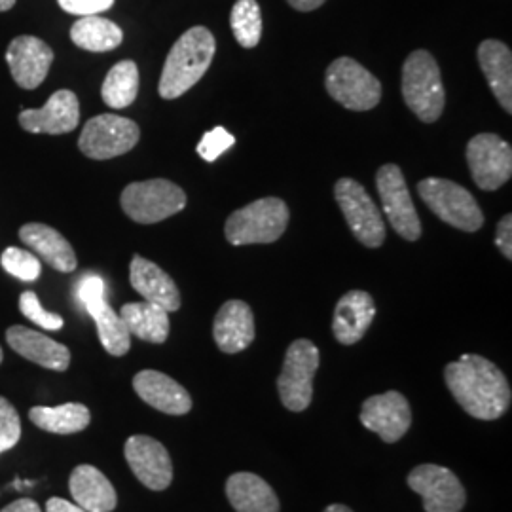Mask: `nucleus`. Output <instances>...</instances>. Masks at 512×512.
Returning a JSON list of instances; mask_svg holds the SVG:
<instances>
[{"instance_id": "42", "label": "nucleus", "mask_w": 512, "mask_h": 512, "mask_svg": "<svg viewBox=\"0 0 512 512\" xmlns=\"http://www.w3.org/2000/svg\"><path fill=\"white\" fill-rule=\"evenodd\" d=\"M16 6V0H0V12H8Z\"/></svg>"}, {"instance_id": "25", "label": "nucleus", "mask_w": 512, "mask_h": 512, "mask_svg": "<svg viewBox=\"0 0 512 512\" xmlns=\"http://www.w3.org/2000/svg\"><path fill=\"white\" fill-rule=\"evenodd\" d=\"M478 63L499 105L512 112L511 48L505 42L488 38L478 46Z\"/></svg>"}, {"instance_id": "2", "label": "nucleus", "mask_w": 512, "mask_h": 512, "mask_svg": "<svg viewBox=\"0 0 512 512\" xmlns=\"http://www.w3.org/2000/svg\"><path fill=\"white\" fill-rule=\"evenodd\" d=\"M217 42L207 27H192L173 44L165 59L158 92L162 99H177L192 90L213 63Z\"/></svg>"}, {"instance_id": "44", "label": "nucleus", "mask_w": 512, "mask_h": 512, "mask_svg": "<svg viewBox=\"0 0 512 512\" xmlns=\"http://www.w3.org/2000/svg\"><path fill=\"white\" fill-rule=\"evenodd\" d=\"M2 357H4V355H2V348H0V363H2Z\"/></svg>"}, {"instance_id": "36", "label": "nucleus", "mask_w": 512, "mask_h": 512, "mask_svg": "<svg viewBox=\"0 0 512 512\" xmlns=\"http://www.w3.org/2000/svg\"><path fill=\"white\" fill-rule=\"evenodd\" d=\"M21 439V421L12 403L0 397V454L14 448Z\"/></svg>"}, {"instance_id": "19", "label": "nucleus", "mask_w": 512, "mask_h": 512, "mask_svg": "<svg viewBox=\"0 0 512 512\" xmlns=\"http://www.w3.org/2000/svg\"><path fill=\"white\" fill-rule=\"evenodd\" d=\"M255 334V315L247 302L228 300L222 304L213 323V338L220 351L239 353L253 344Z\"/></svg>"}, {"instance_id": "7", "label": "nucleus", "mask_w": 512, "mask_h": 512, "mask_svg": "<svg viewBox=\"0 0 512 512\" xmlns=\"http://www.w3.org/2000/svg\"><path fill=\"white\" fill-rule=\"evenodd\" d=\"M325 88L336 103L355 112L372 110L382 99L380 80L351 57H338L330 63Z\"/></svg>"}, {"instance_id": "10", "label": "nucleus", "mask_w": 512, "mask_h": 512, "mask_svg": "<svg viewBox=\"0 0 512 512\" xmlns=\"http://www.w3.org/2000/svg\"><path fill=\"white\" fill-rule=\"evenodd\" d=\"M139 126L118 114H99L80 133L78 147L92 160H110L128 154L139 143Z\"/></svg>"}, {"instance_id": "3", "label": "nucleus", "mask_w": 512, "mask_h": 512, "mask_svg": "<svg viewBox=\"0 0 512 512\" xmlns=\"http://www.w3.org/2000/svg\"><path fill=\"white\" fill-rule=\"evenodd\" d=\"M403 97L406 107L421 122H437L446 105V92L440 76L439 63L427 50H416L403 65Z\"/></svg>"}, {"instance_id": "23", "label": "nucleus", "mask_w": 512, "mask_h": 512, "mask_svg": "<svg viewBox=\"0 0 512 512\" xmlns=\"http://www.w3.org/2000/svg\"><path fill=\"white\" fill-rule=\"evenodd\" d=\"M19 239L31 249V253L40 256L48 266L57 272L71 274L78 266L73 245L63 238L55 228L40 222H29L21 226Z\"/></svg>"}, {"instance_id": "11", "label": "nucleus", "mask_w": 512, "mask_h": 512, "mask_svg": "<svg viewBox=\"0 0 512 512\" xmlns=\"http://www.w3.org/2000/svg\"><path fill=\"white\" fill-rule=\"evenodd\" d=\"M376 186L391 228L406 241H418L421 238L420 217L401 167L395 164L382 165L376 175Z\"/></svg>"}, {"instance_id": "26", "label": "nucleus", "mask_w": 512, "mask_h": 512, "mask_svg": "<svg viewBox=\"0 0 512 512\" xmlns=\"http://www.w3.org/2000/svg\"><path fill=\"white\" fill-rule=\"evenodd\" d=\"M226 497L236 512H279L274 488L253 473H236L226 482Z\"/></svg>"}, {"instance_id": "6", "label": "nucleus", "mask_w": 512, "mask_h": 512, "mask_svg": "<svg viewBox=\"0 0 512 512\" xmlns=\"http://www.w3.org/2000/svg\"><path fill=\"white\" fill-rule=\"evenodd\" d=\"M186 192L167 179H150L124 188L120 205L129 219L139 224H156L181 213L186 207Z\"/></svg>"}, {"instance_id": "33", "label": "nucleus", "mask_w": 512, "mask_h": 512, "mask_svg": "<svg viewBox=\"0 0 512 512\" xmlns=\"http://www.w3.org/2000/svg\"><path fill=\"white\" fill-rule=\"evenodd\" d=\"M2 268L21 281H37L42 272V264L35 253L19 249V247H8L0 256Z\"/></svg>"}, {"instance_id": "14", "label": "nucleus", "mask_w": 512, "mask_h": 512, "mask_svg": "<svg viewBox=\"0 0 512 512\" xmlns=\"http://www.w3.org/2000/svg\"><path fill=\"white\" fill-rule=\"evenodd\" d=\"M129 469L148 490L162 492L173 480V463L164 444L147 435H133L124 446Z\"/></svg>"}, {"instance_id": "43", "label": "nucleus", "mask_w": 512, "mask_h": 512, "mask_svg": "<svg viewBox=\"0 0 512 512\" xmlns=\"http://www.w3.org/2000/svg\"><path fill=\"white\" fill-rule=\"evenodd\" d=\"M325 512H353V511H351V509H349V507H346V505H338V503H336V505H330V507H327V509H325Z\"/></svg>"}, {"instance_id": "38", "label": "nucleus", "mask_w": 512, "mask_h": 512, "mask_svg": "<svg viewBox=\"0 0 512 512\" xmlns=\"http://www.w3.org/2000/svg\"><path fill=\"white\" fill-rule=\"evenodd\" d=\"M495 245L501 251V255L507 260L512 258V215H505L499 220L497 230H495Z\"/></svg>"}, {"instance_id": "13", "label": "nucleus", "mask_w": 512, "mask_h": 512, "mask_svg": "<svg viewBox=\"0 0 512 512\" xmlns=\"http://www.w3.org/2000/svg\"><path fill=\"white\" fill-rule=\"evenodd\" d=\"M408 486L421 495L425 512H459L465 507L467 494L454 471L425 463L408 475Z\"/></svg>"}, {"instance_id": "32", "label": "nucleus", "mask_w": 512, "mask_h": 512, "mask_svg": "<svg viewBox=\"0 0 512 512\" xmlns=\"http://www.w3.org/2000/svg\"><path fill=\"white\" fill-rule=\"evenodd\" d=\"M230 25L239 46L255 48L262 38V14L256 0H238L230 14Z\"/></svg>"}, {"instance_id": "4", "label": "nucleus", "mask_w": 512, "mask_h": 512, "mask_svg": "<svg viewBox=\"0 0 512 512\" xmlns=\"http://www.w3.org/2000/svg\"><path fill=\"white\" fill-rule=\"evenodd\" d=\"M289 205L279 198H262L234 211L224 226V234L232 245L274 243L289 226Z\"/></svg>"}, {"instance_id": "34", "label": "nucleus", "mask_w": 512, "mask_h": 512, "mask_svg": "<svg viewBox=\"0 0 512 512\" xmlns=\"http://www.w3.org/2000/svg\"><path fill=\"white\" fill-rule=\"evenodd\" d=\"M19 310L21 313L38 327L46 330H59L63 329L65 321L61 315L52 313V311H46L40 306V300H38L37 294L33 291H25V293L19 296Z\"/></svg>"}, {"instance_id": "5", "label": "nucleus", "mask_w": 512, "mask_h": 512, "mask_svg": "<svg viewBox=\"0 0 512 512\" xmlns=\"http://www.w3.org/2000/svg\"><path fill=\"white\" fill-rule=\"evenodd\" d=\"M418 194L442 222L458 230L478 232L484 226V213L475 196L454 181L440 177L423 179L418 184Z\"/></svg>"}, {"instance_id": "37", "label": "nucleus", "mask_w": 512, "mask_h": 512, "mask_svg": "<svg viewBox=\"0 0 512 512\" xmlns=\"http://www.w3.org/2000/svg\"><path fill=\"white\" fill-rule=\"evenodd\" d=\"M57 2L67 14L80 16V18L97 16L101 12H107L114 4V0H57Z\"/></svg>"}, {"instance_id": "22", "label": "nucleus", "mask_w": 512, "mask_h": 512, "mask_svg": "<svg viewBox=\"0 0 512 512\" xmlns=\"http://www.w3.org/2000/svg\"><path fill=\"white\" fill-rule=\"evenodd\" d=\"M376 315V304L365 291H349L344 294L334 310L332 332L342 346H353L363 340Z\"/></svg>"}, {"instance_id": "39", "label": "nucleus", "mask_w": 512, "mask_h": 512, "mask_svg": "<svg viewBox=\"0 0 512 512\" xmlns=\"http://www.w3.org/2000/svg\"><path fill=\"white\" fill-rule=\"evenodd\" d=\"M46 512H86L82 507H78L76 503H71L67 499L61 497H52L46 503Z\"/></svg>"}, {"instance_id": "17", "label": "nucleus", "mask_w": 512, "mask_h": 512, "mask_svg": "<svg viewBox=\"0 0 512 512\" xmlns=\"http://www.w3.org/2000/svg\"><path fill=\"white\" fill-rule=\"evenodd\" d=\"M80 122V103L71 90L55 92L42 109L21 110L19 126L29 133L63 135Z\"/></svg>"}, {"instance_id": "27", "label": "nucleus", "mask_w": 512, "mask_h": 512, "mask_svg": "<svg viewBox=\"0 0 512 512\" xmlns=\"http://www.w3.org/2000/svg\"><path fill=\"white\" fill-rule=\"evenodd\" d=\"M82 304L97 325V334L105 351L114 357L126 355L131 348V334L120 313L112 310V306L105 300V294L90 296L82 300Z\"/></svg>"}, {"instance_id": "8", "label": "nucleus", "mask_w": 512, "mask_h": 512, "mask_svg": "<svg viewBox=\"0 0 512 512\" xmlns=\"http://www.w3.org/2000/svg\"><path fill=\"white\" fill-rule=\"evenodd\" d=\"M321 363V353L310 340H294L285 353L277 380L279 397L291 412H304L313 399V378Z\"/></svg>"}, {"instance_id": "16", "label": "nucleus", "mask_w": 512, "mask_h": 512, "mask_svg": "<svg viewBox=\"0 0 512 512\" xmlns=\"http://www.w3.org/2000/svg\"><path fill=\"white\" fill-rule=\"evenodd\" d=\"M10 74L23 90H37L54 63V50L37 37L14 38L6 50Z\"/></svg>"}, {"instance_id": "21", "label": "nucleus", "mask_w": 512, "mask_h": 512, "mask_svg": "<svg viewBox=\"0 0 512 512\" xmlns=\"http://www.w3.org/2000/svg\"><path fill=\"white\" fill-rule=\"evenodd\" d=\"M131 287L141 294L147 302H152L165 311H177L181 308V293L171 275L141 255L131 258L129 266Z\"/></svg>"}, {"instance_id": "29", "label": "nucleus", "mask_w": 512, "mask_h": 512, "mask_svg": "<svg viewBox=\"0 0 512 512\" xmlns=\"http://www.w3.org/2000/svg\"><path fill=\"white\" fill-rule=\"evenodd\" d=\"M29 418L46 433L74 435L90 425L92 414L84 404L67 403L61 406H35L31 408Z\"/></svg>"}, {"instance_id": "41", "label": "nucleus", "mask_w": 512, "mask_h": 512, "mask_svg": "<svg viewBox=\"0 0 512 512\" xmlns=\"http://www.w3.org/2000/svg\"><path fill=\"white\" fill-rule=\"evenodd\" d=\"M287 2L298 12H313V10L321 8L327 0H287Z\"/></svg>"}, {"instance_id": "15", "label": "nucleus", "mask_w": 512, "mask_h": 512, "mask_svg": "<svg viewBox=\"0 0 512 512\" xmlns=\"http://www.w3.org/2000/svg\"><path fill=\"white\" fill-rule=\"evenodd\" d=\"M361 423L380 439L393 444L403 439L412 425V410L403 393L387 391L366 399L361 408Z\"/></svg>"}, {"instance_id": "12", "label": "nucleus", "mask_w": 512, "mask_h": 512, "mask_svg": "<svg viewBox=\"0 0 512 512\" xmlns=\"http://www.w3.org/2000/svg\"><path fill=\"white\" fill-rule=\"evenodd\" d=\"M467 164L476 186L495 192L511 181V145L495 133H478L467 145Z\"/></svg>"}, {"instance_id": "30", "label": "nucleus", "mask_w": 512, "mask_h": 512, "mask_svg": "<svg viewBox=\"0 0 512 512\" xmlns=\"http://www.w3.org/2000/svg\"><path fill=\"white\" fill-rule=\"evenodd\" d=\"M71 40L86 52L101 54L116 50L124 40V31L110 19L86 16L74 23Z\"/></svg>"}, {"instance_id": "9", "label": "nucleus", "mask_w": 512, "mask_h": 512, "mask_svg": "<svg viewBox=\"0 0 512 512\" xmlns=\"http://www.w3.org/2000/svg\"><path fill=\"white\" fill-rule=\"evenodd\" d=\"M334 198L346 217L351 234L359 243L370 249L384 245V217L363 184L349 177L338 179L334 184Z\"/></svg>"}, {"instance_id": "20", "label": "nucleus", "mask_w": 512, "mask_h": 512, "mask_svg": "<svg viewBox=\"0 0 512 512\" xmlns=\"http://www.w3.org/2000/svg\"><path fill=\"white\" fill-rule=\"evenodd\" d=\"M8 346L19 353L23 359L44 366L55 372H65L71 365V351L67 346L48 338L38 330L14 325L6 330Z\"/></svg>"}, {"instance_id": "35", "label": "nucleus", "mask_w": 512, "mask_h": 512, "mask_svg": "<svg viewBox=\"0 0 512 512\" xmlns=\"http://www.w3.org/2000/svg\"><path fill=\"white\" fill-rule=\"evenodd\" d=\"M236 143V137L228 131L226 128H213L211 131H207L198 145V154L202 156L205 162H217L220 156L234 147Z\"/></svg>"}, {"instance_id": "18", "label": "nucleus", "mask_w": 512, "mask_h": 512, "mask_svg": "<svg viewBox=\"0 0 512 512\" xmlns=\"http://www.w3.org/2000/svg\"><path fill=\"white\" fill-rule=\"evenodd\" d=\"M133 389L148 406L169 416H184L192 410V397L188 395V391L164 372H139L133 378Z\"/></svg>"}, {"instance_id": "1", "label": "nucleus", "mask_w": 512, "mask_h": 512, "mask_svg": "<svg viewBox=\"0 0 512 512\" xmlns=\"http://www.w3.org/2000/svg\"><path fill=\"white\" fill-rule=\"evenodd\" d=\"M444 380L459 406L476 420H497L511 406L509 380L499 366L480 355H463L450 363Z\"/></svg>"}, {"instance_id": "28", "label": "nucleus", "mask_w": 512, "mask_h": 512, "mask_svg": "<svg viewBox=\"0 0 512 512\" xmlns=\"http://www.w3.org/2000/svg\"><path fill=\"white\" fill-rule=\"evenodd\" d=\"M120 317L129 334L150 344H164L169 336V311L147 300L124 304Z\"/></svg>"}, {"instance_id": "24", "label": "nucleus", "mask_w": 512, "mask_h": 512, "mask_svg": "<svg viewBox=\"0 0 512 512\" xmlns=\"http://www.w3.org/2000/svg\"><path fill=\"white\" fill-rule=\"evenodd\" d=\"M74 503L86 512H112L118 495L109 478L93 465H78L69 480Z\"/></svg>"}, {"instance_id": "40", "label": "nucleus", "mask_w": 512, "mask_h": 512, "mask_svg": "<svg viewBox=\"0 0 512 512\" xmlns=\"http://www.w3.org/2000/svg\"><path fill=\"white\" fill-rule=\"evenodd\" d=\"M0 512H42V509H40L37 501L23 497V499L10 503L8 507H4Z\"/></svg>"}, {"instance_id": "31", "label": "nucleus", "mask_w": 512, "mask_h": 512, "mask_svg": "<svg viewBox=\"0 0 512 512\" xmlns=\"http://www.w3.org/2000/svg\"><path fill=\"white\" fill-rule=\"evenodd\" d=\"M137 93H139L137 63L131 59L116 63L103 82V88H101L103 101L109 105L110 109H126L137 99Z\"/></svg>"}]
</instances>
